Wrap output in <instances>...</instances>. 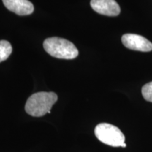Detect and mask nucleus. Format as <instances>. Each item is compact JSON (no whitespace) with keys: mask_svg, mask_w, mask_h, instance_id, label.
Wrapping results in <instances>:
<instances>
[{"mask_svg":"<svg viewBox=\"0 0 152 152\" xmlns=\"http://www.w3.org/2000/svg\"><path fill=\"white\" fill-rule=\"evenodd\" d=\"M58 96L54 92H40L35 93L28 98L25 106L28 114L34 117H41L50 113V110L56 103Z\"/></svg>","mask_w":152,"mask_h":152,"instance_id":"f257e3e1","label":"nucleus"},{"mask_svg":"<svg viewBox=\"0 0 152 152\" xmlns=\"http://www.w3.org/2000/svg\"><path fill=\"white\" fill-rule=\"evenodd\" d=\"M142 94L144 99L152 102V82L144 85L142 89Z\"/></svg>","mask_w":152,"mask_h":152,"instance_id":"6e6552de","label":"nucleus"},{"mask_svg":"<svg viewBox=\"0 0 152 152\" xmlns=\"http://www.w3.org/2000/svg\"><path fill=\"white\" fill-rule=\"evenodd\" d=\"M96 138L102 143L118 147L125 143V135L118 128L109 123H100L94 129Z\"/></svg>","mask_w":152,"mask_h":152,"instance_id":"7ed1b4c3","label":"nucleus"},{"mask_svg":"<svg viewBox=\"0 0 152 152\" xmlns=\"http://www.w3.org/2000/svg\"><path fill=\"white\" fill-rule=\"evenodd\" d=\"M90 6L98 14L108 16H117L121 8L115 0H91Z\"/></svg>","mask_w":152,"mask_h":152,"instance_id":"39448f33","label":"nucleus"},{"mask_svg":"<svg viewBox=\"0 0 152 152\" xmlns=\"http://www.w3.org/2000/svg\"><path fill=\"white\" fill-rule=\"evenodd\" d=\"M121 40L128 49L140 52H147L152 51V43L145 37L136 34H125Z\"/></svg>","mask_w":152,"mask_h":152,"instance_id":"20e7f679","label":"nucleus"},{"mask_svg":"<svg viewBox=\"0 0 152 152\" xmlns=\"http://www.w3.org/2000/svg\"><path fill=\"white\" fill-rule=\"evenodd\" d=\"M45 51L55 58L73 59L78 56V50L71 42L60 37L47 38L43 43Z\"/></svg>","mask_w":152,"mask_h":152,"instance_id":"f03ea898","label":"nucleus"},{"mask_svg":"<svg viewBox=\"0 0 152 152\" xmlns=\"http://www.w3.org/2000/svg\"><path fill=\"white\" fill-rule=\"evenodd\" d=\"M12 52V47L7 40L0 41V62L7 60Z\"/></svg>","mask_w":152,"mask_h":152,"instance_id":"0eeeda50","label":"nucleus"},{"mask_svg":"<svg viewBox=\"0 0 152 152\" xmlns=\"http://www.w3.org/2000/svg\"><path fill=\"white\" fill-rule=\"evenodd\" d=\"M121 147H126V144H125V143H124V144H122V146H121Z\"/></svg>","mask_w":152,"mask_h":152,"instance_id":"1a4fd4ad","label":"nucleus"},{"mask_svg":"<svg viewBox=\"0 0 152 152\" xmlns=\"http://www.w3.org/2000/svg\"><path fill=\"white\" fill-rule=\"evenodd\" d=\"M7 9L19 16H27L34 11V6L28 0H2Z\"/></svg>","mask_w":152,"mask_h":152,"instance_id":"423d86ee","label":"nucleus"}]
</instances>
